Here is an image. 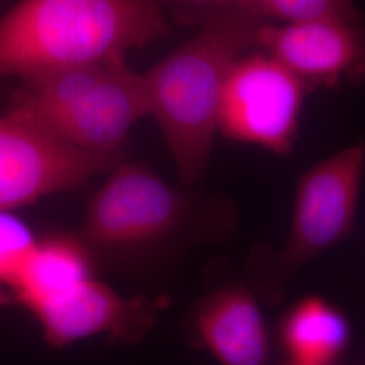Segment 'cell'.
<instances>
[{"mask_svg":"<svg viewBox=\"0 0 365 365\" xmlns=\"http://www.w3.org/2000/svg\"><path fill=\"white\" fill-rule=\"evenodd\" d=\"M180 212V197L153 172L120 165L93 196L84 235L102 248L144 245L172 230Z\"/></svg>","mask_w":365,"mask_h":365,"instance_id":"7","label":"cell"},{"mask_svg":"<svg viewBox=\"0 0 365 365\" xmlns=\"http://www.w3.org/2000/svg\"><path fill=\"white\" fill-rule=\"evenodd\" d=\"M257 46L310 90L365 81V30L361 21L327 18L280 26L265 22Z\"/></svg>","mask_w":365,"mask_h":365,"instance_id":"8","label":"cell"},{"mask_svg":"<svg viewBox=\"0 0 365 365\" xmlns=\"http://www.w3.org/2000/svg\"><path fill=\"white\" fill-rule=\"evenodd\" d=\"M292 365H298V364H292Z\"/></svg>","mask_w":365,"mask_h":365,"instance_id":"16","label":"cell"},{"mask_svg":"<svg viewBox=\"0 0 365 365\" xmlns=\"http://www.w3.org/2000/svg\"><path fill=\"white\" fill-rule=\"evenodd\" d=\"M33 314L52 346H66L102 333L134 341L153 321L145 302L125 299L92 277L45 303Z\"/></svg>","mask_w":365,"mask_h":365,"instance_id":"9","label":"cell"},{"mask_svg":"<svg viewBox=\"0 0 365 365\" xmlns=\"http://www.w3.org/2000/svg\"><path fill=\"white\" fill-rule=\"evenodd\" d=\"M117 155L78 149L26 111L11 107L0 117V210L72 190L113 167Z\"/></svg>","mask_w":365,"mask_h":365,"instance_id":"5","label":"cell"},{"mask_svg":"<svg viewBox=\"0 0 365 365\" xmlns=\"http://www.w3.org/2000/svg\"><path fill=\"white\" fill-rule=\"evenodd\" d=\"M13 107L78 149L117 155L133 125L150 114L144 75L125 56L22 81Z\"/></svg>","mask_w":365,"mask_h":365,"instance_id":"3","label":"cell"},{"mask_svg":"<svg viewBox=\"0 0 365 365\" xmlns=\"http://www.w3.org/2000/svg\"><path fill=\"white\" fill-rule=\"evenodd\" d=\"M309 91L300 78L269 54L242 56L223 87L218 130L235 141L287 155L295 143Z\"/></svg>","mask_w":365,"mask_h":365,"instance_id":"6","label":"cell"},{"mask_svg":"<svg viewBox=\"0 0 365 365\" xmlns=\"http://www.w3.org/2000/svg\"><path fill=\"white\" fill-rule=\"evenodd\" d=\"M265 22L235 4L206 7L195 36L144 73L150 114L182 182H196L207 168L226 78L257 46Z\"/></svg>","mask_w":365,"mask_h":365,"instance_id":"1","label":"cell"},{"mask_svg":"<svg viewBox=\"0 0 365 365\" xmlns=\"http://www.w3.org/2000/svg\"><path fill=\"white\" fill-rule=\"evenodd\" d=\"M364 173L365 144L357 143L302 175L287 242L274 269V288L279 292L300 267L352 232Z\"/></svg>","mask_w":365,"mask_h":365,"instance_id":"4","label":"cell"},{"mask_svg":"<svg viewBox=\"0 0 365 365\" xmlns=\"http://www.w3.org/2000/svg\"><path fill=\"white\" fill-rule=\"evenodd\" d=\"M203 344L223 365H265L268 333L255 298L241 287L211 295L197 314Z\"/></svg>","mask_w":365,"mask_h":365,"instance_id":"10","label":"cell"},{"mask_svg":"<svg viewBox=\"0 0 365 365\" xmlns=\"http://www.w3.org/2000/svg\"><path fill=\"white\" fill-rule=\"evenodd\" d=\"M241 7L267 22L279 19L297 24L327 18L361 21L354 0H242Z\"/></svg>","mask_w":365,"mask_h":365,"instance_id":"13","label":"cell"},{"mask_svg":"<svg viewBox=\"0 0 365 365\" xmlns=\"http://www.w3.org/2000/svg\"><path fill=\"white\" fill-rule=\"evenodd\" d=\"M172 1H180V3H191V4H197L202 7H215V6H227V4H235L240 6L242 0H172Z\"/></svg>","mask_w":365,"mask_h":365,"instance_id":"15","label":"cell"},{"mask_svg":"<svg viewBox=\"0 0 365 365\" xmlns=\"http://www.w3.org/2000/svg\"><path fill=\"white\" fill-rule=\"evenodd\" d=\"M90 272V259L81 244L68 238H52L37 244L11 288L16 299L34 313L91 277Z\"/></svg>","mask_w":365,"mask_h":365,"instance_id":"11","label":"cell"},{"mask_svg":"<svg viewBox=\"0 0 365 365\" xmlns=\"http://www.w3.org/2000/svg\"><path fill=\"white\" fill-rule=\"evenodd\" d=\"M30 229L9 211L0 210V283L13 287L37 247Z\"/></svg>","mask_w":365,"mask_h":365,"instance_id":"14","label":"cell"},{"mask_svg":"<svg viewBox=\"0 0 365 365\" xmlns=\"http://www.w3.org/2000/svg\"><path fill=\"white\" fill-rule=\"evenodd\" d=\"M282 339L294 364L331 365L348 345L349 325L333 304L310 297L287 314Z\"/></svg>","mask_w":365,"mask_h":365,"instance_id":"12","label":"cell"},{"mask_svg":"<svg viewBox=\"0 0 365 365\" xmlns=\"http://www.w3.org/2000/svg\"><path fill=\"white\" fill-rule=\"evenodd\" d=\"M165 33L158 0H21L0 19V78L90 66Z\"/></svg>","mask_w":365,"mask_h":365,"instance_id":"2","label":"cell"}]
</instances>
